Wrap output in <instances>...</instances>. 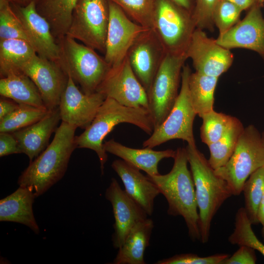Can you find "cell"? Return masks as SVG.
<instances>
[{
	"label": "cell",
	"instance_id": "74e56055",
	"mask_svg": "<svg viewBox=\"0 0 264 264\" xmlns=\"http://www.w3.org/2000/svg\"><path fill=\"white\" fill-rule=\"evenodd\" d=\"M227 254H217L200 257L195 254L175 255L168 258L158 261L156 264H221L229 257Z\"/></svg>",
	"mask_w": 264,
	"mask_h": 264
},
{
	"label": "cell",
	"instance_id": "8992f818",
	"mask_svg": "<svg viewBox=\"0 0 264 264\" xmlns=\"http://www.w3.org/2000/svg\"><path fill=\"white\" fill-rule=\"evenodd\" d=\"M263 166L262 136L255 127L250 125L244 128L230 159L224 165L215 170V173L227 182L233 195L239 196L250 175Z\"/></svg>",
	"mask_w": 264,
	"mask_h": 264
},
{
	"label": "cell",
	"instance_id": "bcb514c9",
	"mask_svg": "<svg viewBox=\"0 0 264 264\" xmlns=\"http://www.w3.org/2000/svg\"><path fill=\"white\" fill-rule=\"evenodd\" d=\"M261 234L263 240V242L264 243V225H263V228L261 230Z\"/></svg>",
	"mask_w": 264,
	"mask_h": 264
},
{
	"label": "cell",
	"instance_id": "d6986e66",
	"mask_svg": "<svg viewBox=\"0 0 264 264\" xmlns=\"http://www.w3.org/2000/svg\"><path fill=\"white\" fill-rule=\"evenodd\" d=\"M105 197L111 203L115 222L112 236L113 245L120 248L131 230L138 222L147 218L145 211L112 178L106 189Z\"/></svg>",
	"mask_w": 264,
	"mask_h": 264
},
{
	"label": "cell",
	"instance_id": "44dd1931",
	"mask_svg": "<svg viewBox=\"0 0 264 264\" xmlns=\"http://www.w3.org/2000/svg\"><path fill=\"white\" fill-rule=\"evenodd\" d=\"M60 120L58 107L49 110L45 116L33 124L12 132L18 141L21 153L25 154L30 162L47 147L49 138L57 129Z\"/></svg>",
	"mask_w": 264,
	"mask_h": 264
},
{
	"label": "cell",
	"instance_id": "d6a6232c",
	"mask_svg": "<svg viewBox=\"0 0 264 264\" xmlns=\"http://www.w3.org/2000/svg\"><path fill=\"white\" fill-rule=\"evenodd\" d=\"M200 117L202 119L200 137L202 141L208 146L219 140L237 119L214 110L203 114Z\"/></svg>",
	"mask_w": 264,
	"mask_h": 264
},
{
	"label": "cell",
	"instance_id": "5bb4252c",
	"mask_svg": "<svg viewBox=\"0 0 264 264\" xmlns=\"http://www.w3.org/2000/svg\"><path fill=\"white\" fill-rule=\"evenodd\" d=\"M186 54L192 60L196 72L218 78L227 71L234 60L229 49L198 28L193 32Z\"/></svg>",
	"mask_w": 264,
	"mask_h": 264
},
{
	"label": "cell",
	"instance_id": "ba28073f",
	"mask_svg": "<svg viewBox=\"0 0 264 264\" xmlns=\"http://www.w3.org/2000/svg\"><path fill=\"white\" fill-rule=\"evenodd\" d=\"M187 59L186 53H167L155 74L147 92L154 130L164 121L176 100L182 68Z\"/></svg>",
	"mask_w": 264,
	"mask_h": 264
},
{
	"label": "cell",
	"instance_id": "836d02e7",
	"mask_svg": "<svg viewBox=\"0 0 264 264\" xmlns=\"http://www.w3.org/2000/svg\"><path fill=\"white\" fill-rule=\"evenodd\" d=\"M117 4L133 21L152 28L156 0H110Z\"/></svg>",
	"mask_w": 264,
	"mask_h": 264
},
{
	"label": "cell",
	"instance_id": "f35d334b",
	"mask_svg": "<svg viewBox=\"0 0 264 264\" xmlns=\"http://www.w3.org/2000/svg\"><path fill=\"white\" fill-rule=\"evenodd\" d=\"M256 261L255 250L242 245L231 257L223 261L221 264H255Z\"/></svg>",
	"mask_w": 264,
	"mask_h": 264
},
{
	"label": "cell",
	"instance_id": "2e32d148",
	"mask_svg": "<svg viewBox=\"0 0 264 264\" xmlns=\"http://www.w3.org/2000/svg\"><path fill=\"white\" fill-rule=\"evenodd\" d=\"M68 76L67 85L59 106L61 120L85 129L91 123L106 97L98 92L91 94L84 93L78 88L72 78Z\"/></svg>",
	"mask_w": 264,
	"mask_h": 264
},
{
	"label": "cell",
	"instance_id": "4dcf8cb0",
	"mask_svg": "<svg viewBox=\"0 0 264 264\" xmlns=\"http://www.w3.org/2000/svg\"><path fill=\"white\" fill-rule=\"evenodd\" d=\"M252 225L245 208H239L235 216V228L228 237V241L232 244L252 248L264 257V243L257 237Z\"/></svg>",
	"mask_w": 264,
	"mask_h": 264
},
{
	"label": "cell",
	"instance_id": "8fae6325",
	"mask_svg": "<svg viewBox=\"0 0 264 264\" xmlns=\"http://www.w3.org/2000/svg\"><path fill=\"white\" fill-rule=\"evenodd\" d=\"M96 92L123 106L149 111L147 92L135 76L127 56L119 65L110 68Z\"/></svg>",
	"mask_w": 264,
	"mask_h": 264
},
{
	"label": "cell",
	"instance_id": "6da1fadb",
	"mask_svg": "<svg viewBox=\"0 0 264 264\" xmlns=\"http://www.w3.org/2000/svg\"><path fill=\"white\" fill-rule=\"evenodd\" d=\"M78 128L62 121L53 140L22 173L19 186L28 188L35 198L45 193L64 176L71 155L77 148L75 133Z\"/></svg>",
	"mask_w": 264,
	"mask_h": 264
},
{
	"label": "cell",
	"instance_id": "ee69618b",
	"mask_svg": "<svg viewBox=\"0 0 264 264\" xmlns=\"http://www.w3.org/2000/svg\"><path fill=\"white\" fill-rule=\"evenodd\" d=\"M258 219L259 223L264 225V190L263 195L260 203L258 212Z\"/></svg>",
	"mask_w": 264,
	"mask_h": 264
},
{
	"label": "cell",
	"instance_id": "7dc6e473",
	"mask_svg": "<svg viewBox=\"0 0 264 264\" xmlns=\"http://www.w3.org/2000/svg\"><path fill=\"white\" fill-rule=\"evenodd\" d=\"M262 140H263V143H264V133L263 136H262Z\"/></svg>",
	"mask_w": 264,
	"mask_h": 264
},
{
	"label": "cell",
	"instance_id": "f546056e",
	"mask_svg": "<svg viewBox=\"0 0 264 264\" xmlns=\"http://www.w3.org/2000/svg\"><path fill=\"white\" fill-rule=\"evenodd\" d=\"M46 108L19 104L11 113L0 120V132H13L33 124L49 111Z\"/></svg>",
	"mask_w": 264,
	"mask_h": 264
},
{
	"label": "cell",
	"instance_id": "e0dca14e",
	"mask_svg": "<svg viewBox=\"0 0 264 264\" xmlns=\"http://www.w3.org/2000/svg\"><path fill=\"white\" fill-rule=\"evenodd\" d=\"M11 5L22 22L29 43L37 54L57 62L59 58V45L49 23L37 11L36 3L31 2L24 6Z\"/></svg>",
	"mask_w": 264,
	"mask_h": 264
},
{
	"label": "cell",
	"instance_id": "e575fe53",
	"mask_svg": "<svg viewBox=\"0 0 264 264\" xmlns=\"http://www.w3.org/2000/svg\"><path fill=\"white\" fill-rule=\"evenodd\" d=\"M12 39L28 42L22 22L10 2L8 0H0V40Z\"/></svg>",
	"mask_w": 264,
	"mask_h": 264
},
{
	"label": "cell",
	"instance_id": "4316f807",
	"mask_svg": "<svg viewBox=\"0 0 264 264\" xmlns=\"http://www.w3.org/2000/svg\"><path fill=\"white\" fill-rule=\"evenodd\" d=\"M37 53L25 40H0V76L22 72L21 67Z\"/></svg>",
	"mask_w": 264,
	"mask_h": 264
},
{
	"label": "cell",
	"instance_id": "3957f363",
	"mask_svg": "<svg viewBox=\"0 0 264 264\" xmlns=\"http://www.w3.org/2000/svg\"><path fill=\"white\" fill-rule=\"evenodd\" d=\"M129 123L151 135L154 130L148 110L123 106L115 100L106 98L90 125L81 134L75 136L77 148L94 151L100 163L101 174L104 173L108 155L103 147L105 137L118 124Z\"/></svg>",
	"mask_w": 264,
	"mask_h": 264
},
{
	"label": "cell",
	"instance_id": "ffe728a7",
	"mask_svg": "<svg viewBox=\"0 0 264 264\" xmlns=\"http://www.w3.org/2000/svg\"><path fill=\"white\" fill-rule=\"evenodd\" d=\"M111 166L121 179L126 193L151 216L154 200L160 194L157 186L140 170L122 159L114 160Z\"/></svg>",
	"mask_w": 264,
	"mask_h": 264
},
{
	"label": "cell",
	"instance_id": "7a4b0ae2",
	"mask_svg": "<svg viewBox=\"0 0 264 264\" xmlns=\"http://www.w3.org/2000/svg\"><path fill=\"white\" fill-rule=\"evenodd\" d=\"M174 159L173 166L167 174L147 176L166 198L168 203V214L182 217L190 238L201 241L195 188L191 171L188 168L185 148H178Z\"/></svg>",
	"mask_w": 264,
	"mask_h": 264
},
{
	"label": "cell",
	"instance_id": "b9f144b4",
	"mask_svg": "<svg viewBox=\"0 0 264 264\" xmlns=\"http://www.w3.org/2000/svg\"><path fill=\"white\" fill-rule=\"evenodd\" d=\"M227 0L242 11L248 10L251 7L256 5H260L263 7L264 5V0Z\"/></svg>",
	"mask_w": 264,
	"mask_h": 264
},
{
	"label": "cell",
	"instance_id": "f6af8a7d",
	"mask_svg": "<svg viewBox=\"0 0 264 264\" xmlns=\"http://www.w3.org/2000/svg\"><path fill=\"white\" fill-rule=\"evenodd\" d=\"M11 4L24 6L31 2L36 3L39 0H8Z\"/></svg>",
	"mask_w": 264,
	"mask_h": 264
},
{
	"label": "cell",
	"instance_id": "f1b7e54d",
	"mask_svg": "<svg viewBox=\"0 0 264 264\" xmlns=\"http://www.w3.org/2000/svg\"><path fill=\"white\" fill-rule=\"evenodd\" d=\"M243 129L242 123L237 118L219 140L208 146L210 151L208 161L214 170L224 165L230 159Z\"/></svg>",
	"mask_w": 264,
	"mask_h": 264
},
{
	"label": "cell",
	"instance_id": "7402d4cb",
	"mask_svg": "<svg viewBox=\"0 0 264 264\" xmlns=\"http://www.w3.org/2000/svg\"><path fill=\"white\" fill-rule=\"evenodd\" d=\"M106 152L119 157L136 168L144 171L148 176L159 175L158 165L164 158H173L176 151L167 149L155 151L152 148L143 147L134 149L127 147L111 139L103 143Z\"/></svg>",
	"mask_w": 264,
	"mask_h": 264
},
{
	"label": "cell",
	"instance_id": "603a6c76",
	"mask_svg": "<svg viewBox=\"0 0 264 264\" xmlns=\"http://www.w3.org/2000/svg\"><path fill=\"white\" fill-rule=\"evenodd\" d=\"M35 197L27 188L19 186L13 193L0 200V221L24 224L35 234L40 232L33 211Z\"/></svg>",
	"mask_w": 264,
	"mask_h": 264
},
{
	"label": "cell",
	"instance_id": "30bf717a",
	"mask_svg": "<svg viewBox=\"0 0 264 264\" xmlns=\"http://www.w3.org/2000/svg\"><path fill=\"white\" fill-rule=\"evenodd\" d=\"M109 21L108 0H78L66 35L105 53Z\"/></svg>",
	"mask_w": 264,
	"mask_h": 264
},
{
	"label": "cell",
	"instance_id": "60d3db41",
	"mask_svg": "<svg viewBox=\"0 0 264 264\" xmlns=\"http://www.w3.org/2000/svg\"><path fill=\"white\" fill-rule=\"evenodd\" d=\"M19 104L13 100L2 97L0 99V120L14 111Z\"/></svg>",
	"mask_w": 264,
	"mask_h": 264
},
{
	"label": "cell",
	"instance_id": "7c38bea8",
	"mask_svg": "<svg viewBox=\"0 0 264 264\" xmlns=\"http://www.w3.org/2000/svg\"><path fill=\"white\" fill-rule=\"evenodd\" d=\"M108 2L109 21L104 58L112 67L121 63L138 37L150 28L136 23L117 4L110 0Z\"/></svg>",
	"mask_w": 264,
	"mask_h": 264
},
{
	"label": "cell",
	"instance_id": "52a82bcc",
	"mask_svg": "<svg viewBox=\"0 0 264 264\" xmlns=\"http://www.w3.org/2000/svg\"><path fill=\"white\" fill-rule=\"evenodd\" d=\"M191 73L189 66L184 65L181 72L180 90L171 110L162 124L145 140L143 147L153 148L175 139L196 145L193 126L197 115L192 105L189 89Z\"/></svg>",
	"mask_w": 264,
	"mask_h": 264
},
{
	"label": "cell",
	"instance_id": "9a60e30c",
	"mask_svg": "<svg viewBox=\"0 0 264 264\" xmlns=\"http://www.w3.org/2000/svg\"><path fill=\"white\" fill-rule=\"evenodd\" d=\"M166 53L152 28L141 33L129 50L127 56L131 67L147 92Z\"/></svg>",
	"mask_w": 264,
	"mask_h": 264
},
{
	"label": "cell",
	"instance_id": "484cf974",
	"mask_svg": "<svg viewBox=\"0 0 264 264\" xmlns=\"http://www.w3.org/2000/svg\"><path fill=\"white\" fill-rule=\"evenodd\" d=\"M77 1L39 0L36 3L37 11L49 23L57 41L66 35Z\"/></svg>",
	"mask_w": 264,
	"mask_h": 264
},
{
	"label": "cell",
	"instance_id": "4fadbf2b",
	"mask_svg": "<svg viewBox=\"0 0 264 264\" xmlns=\"http://www.w3.org/2000/svg\"><path fill=\"white\" fill-rule=\"evenodd\" d=\"M21 71L35 84L48 110L59 107L68 76L57 62L36 54L21 67Z\"/></svg>",
	"mask_w": 264,
	"mask_h": 264
},
{
	"label": "cell",
	"instance_id": "277c9868",
	"mask_svg": "<svg viewBox=\"0 0 264 264\" xmlns=\"http://www.w3.org/2000/svg\"><path fill=\"white\" fill-rule=\"evenodd\" d=\"M193 179L199 217L201 242H208L212 220L233 194L227 182L217 176L196 145L185 148Z\"/></svg>",
	"mask_w": 264,
	"mask_h": 264
},
{
	"label": "cell",
	"instance_id": "9c48e42d",
	"mask_svg": "<svg viewBox=\"0 0 264 264\" xmlns=\"http://www.w3.org/2000/svg\"><path fill=\"white\" fill-rule=\"evenodd\" d=\"M196 28L191 13L170 0H156L152 28L167 53H186Z\"/></svg>",
	"mask_w": 264,
	"mask_h": 264
},
{
	"label": "cell",
	"instance_id": "ac0fdd59",
	"mask_svg": "<svg viewBox=\"0 0 264 264\" xmlns=\"http://www.w3.org/2000/svg\"><path fill=\"white\" fill-rule=\"evenodd\" d=\"M262 6L249 10L242 21L215 39L220 46L230 50L242 48L257 52L264 60V17Z\"/></svg>",
	"mask_w": 264,
	"mask_h": 264
},
{
	"label": "cell",
	"instance_id": "7bdbcfd3",
	"mask_svg": "<svg viewBox=\"0 0 264 264\" xmlns=\"http://www.w3.org/2000/svg\"><path fill=\"white\" fill-rule=\"evenodd\" d=\"M179 7L192 14L195 5V0H170Z\"/></svg>",
	"mask_w": 264,
	"mask_h": 264
},
{
	"label": "cell",
	"instance_id": "ab89813d",
	"mask_svg": "<svg viewBox=\"0 0 264 264\" xmlns=\"http://www.w3.org/2000/svg\"><path fill=\"white\" fill-rule=\"evenodd\" d=\"M21 154L17 139L12 133L0 132V156Z\"/></svg>",
	"mask_w": 264,
	"mask_h": 264
},
{
	"label": "cell",
	"instance_id": "1f68e13d",
	"mask_svg": "<svg viewBox=\"0 0 264 264\" xmlns=\"http://www.w3.org/2000/svg\"><path fill=\"white\" fill-rule=\"evenodd\" d=\"M264 190V166L258 169L245 182L243 192L244 207L252 224L259 223L258 212Z\"/></svg>",
	"mask_w": 264,
	"mask_h": 264
},
{
	"label": "cell",
	"instance_id": "d590c367",
	"mask_svg": "<svg viewBox=\"0 0 264 264\" xmlns=\"http://www.w3.org/2000/svg\"><path fill=\"white\" fill-rule=\"evenodd\" d=\"M242 11L227 0H218L213 11V20L219 31V35L224 33L240 21Z\"/></svg>",
	"mask_w": 264,
	"mask_h": 264
},
{
	"label": "cell",
	"instance_id": "83f0119b",
	"mask_svg": "<svg viewBox=\"0 0 264 264\" xmlns=\"http://www.w3.org/2000/svg\"><path fill=\"white\" fill-rule=\"evenodd\" d=\"M218 77L197 72L191 73L189 89L194 110L200 117L213 110L214 92Z\"/></svg>",
	"mask_w": 264,
	"mask_h": 264
},
{
	"label": "cell",
	"instance_id": "5b68a950",
	"mask_svg": "<svg viewBox=\"0 0 264 264\" xmlns=\"http://www.w3.org/2000/svg\"><path fill=\"white\" fill-rule=\"evenodd\" d=\"M57 62L65 72L79 84L87 94L96 92L111 66L94 49L67 35L58 40Z\"/></svg>",
	"mask_w": 264,
	"mask_h": 264
},
{
	"label": "cell",
	"instance_id": "cb8c5ba5",
	"mask_svg": "<svg viewBox=\"0 0 264 264\" xmlns=\"http://www.w3.org/2000/svg\"><path fill=\"white\" fill-rule=\"evenodd\" d=\"M154 226L153 220L148 218L135 225L118 248L113 264H145L144 252L149 245Z\"/></svg>",
	"mask_w": 264,
	"mask_h": 264
},
{
	"label": "cell",
	"instance_id": "8d00e7d4",
	"mask_svg": "<svg viewBox=\"0 0 264 264\" xmlns=\"http://www.w3.org/2000/svg\"><path fill=\"white\" fill-rule=\"evenodd\" d=\"M218 0H195L192 16L196 27L201 29L214 30L213 14Z\"/></svg>",
	"mask_w": 264,
	"mask_h": 264
},
{
	"label": "cell",
	"instance_id": "d4e9b609",
	"mask_svg": "<svg viewBox=\"0 0 264 264\" xmlns=\"http://www.w3.org/2000/svg\"><path fill=\"white\" fill-rule=\"evenodd\" d=\"M0 94L18 104L46 108L37 87L32 80L22 72L0 78Z\"/></svg>",
	"mask_w": 264,
	"mask_h": 264
}]
</instances>
